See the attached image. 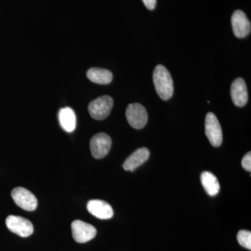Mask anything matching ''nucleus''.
I'll use <instances>...</instances> for the list:
<instances>
[{
    "label": "nucleus",
    "mask_w": 251,
    "mask_h": 251,
    "mask_svg": "<svg viewBox=\"0 0 251 251\" xmlns=\"http://www.w3.org/2000/svg\"><path fill=\"white\" fill-rule=\"evenodd\" d=\"M205 133L213 146H221L223 142L222 129L217 117L212 112H209L206 116Z\"/></svg>",
    "instance_id": "nucleus-8"
},
{
    "label": "nucleus",
    "mask_w": 251,
    "mask_h": 251,
    "mask_svg": "<svg viewBox=\"0 0 251 251\" xmlns=\"http://www.w3.org/2000/svg\"><path fill=\"white\" fill-rule=\"evenodd\" d=\"M231 97L236 106L243 107L247 103L249 94L245 81L242 77L235 79L231 85Z\"/></svg>",
    "instance_id": "nucleus-10"
},
{
    "label": "nucleus",
    "mask_w": 251,
    "mask_h": 251,
    "mask_svg": "<svg viewBox=\"0 0 251 251\" xmlns=\"http://www.w3.org/2000/svg\"><path fill=\"white\" fill-rule=\"evenodd\" d=\"M153 82L160 98L167 100L173 97L174 84L171 74L164 66L159 64L155 68L153 73Z\"/></svg>",
    "instance_id": "nucleus-1"
},
{
    "label": "nucleus",
    "mask_w": 251,
    "mask_h": 251,
    "mask_svg": "<svg viewBox=\"0 0 251 251\" xmlns=\"http://www.w3.org/2000/svg\"><path fill=\"white\" fill-rule=\"evenodd\" d=\"M59 124L63 129L68 133H72L76 126V117L72 108L66 107L58 112Z\"/></svg>",
    "instance_id": "nucleus-13"
},
{
    "label": "nucleus",
    "mask_w": 251,
    "mask_h": 251,
    "mask_svg": "<svg viewBox=\"0 0 251 251\" xmlns=\"http://www.w3.org/2000/svg\"><path fill=\"white\" fill-rule=\"evenodd\" d=\"M242 165L243 168L246 171H251V153H247L245 156H244L242 161Z\"/></svg>",
    "instance_id": "nucleus-17"
},
{
    "label": "nucleus",
    "mask_w": 251,
    "mask_h": 251,
    "mask_svg": "<svg viewBox=\"0 0 251 251\" xmlns=\"http://www.w3.org/2000/svg\"><path fill=\"white\" fill-rule=\"evenodd\" d=\"M201 182L206 193L215 196L220 191V184L217 177L210 172H203L201 176Z\"/></svg>",
    "instance_id": "nucleus-15"
},
{
    "label": "nucleus",
    "mask_w": 251,
    "mask_h": 251,
    "mask_svg": "<svg viewBox=\"0 0 251 251\" xmlns=\"http://www.w3.org/2000/svg\"><path fill=\"white\" fill-rule=\"evenodd\" d=\"M11 198L15 203L24 210L33 211L37 207L38 202L36 196L26 188H15L11 192Z\"/></svg>",
    "instance_id": "nucleus-4"
},
{
    "label": "nucleus",
    "mask_w": 251,
    "mask_h": 251,
    "mask_svg": "<svg viewBox=\"0 0 251 251\" xmlns=\"http://www.w3.org/2000/svg\"><path fill=\"white\" fill-rule=\"evenodd\" d=\"M6 226L11 232L21 237H29L34 232V227L31 221L21 216H8L6 219Z\"/></svg>",
    "instance_id": "nucleus-5"
},
{
    "label": "nucleus",
    "mask_w": 251,
    "mask_h": 251,
    "mask_svg": "<svg viewBox=\"0 0 251 251\" xmlns=\"http://www.w3.org/2000/svg\"><path fill=\"white\" fill-rule=\"evenodd\" d=\"M232 29L237 38H244L251 33V22L247 15L241 10L234 11L231 18Z\"/></svg>",
    "instance_id": "nucleus-9"
},
{
    "label": "nucleus",
    "mask_w": 251,
    "mask_h": 251,
    "mask_svg": "<svg viewBox=\"0 0 251 251\" xmlns=\"http://www.w3.org/2000/svg\"><path fill=\"white\" fill-rule=\"evenodd\" d=\"M113 107V99L108 95L102 96L89 104L91 117L97 120H103L110 115Z\"/></svg>",
    "instance_id": "nucleus-2"
},
{
    "label": "nucleus",
    "mask_w": 251,
    "mask_h": 251,
    "mask_svg": "<svg viewBox=\"0 0 251 251\" xmlns=\"http://www.w3.org/2000/svg\"><path fill=\"white\" fill-rule=\"evenodd\" d=\"M112 140L105 133H97L90 141V150L92 156L97 159L103 158L108 155L111 148Z\"/></svg>",
    "instance_id": "nucleus-7"
},
{
    "label": "nucleus",
    "mask_w": 251,
    "mask_h": 251,
    "mask_svg": "<svg viewBox=\"0 0 251 251\" xmlns=\"http://www.w3.org/2000/svg\"><path fill=\"white\" fill-rule=\"evenodd\" d=\"M73 238L77 243L90 242L97 235V229L92 225L80 220H75L72 224Z\"/></svg>",
    "instance_id": "nucleus-6"
},
{
    "label": "nucleus",
    "mask_w": 251,
    "mask_h": 251,
    "mask_svg": "<svg viewBox=\"0 0 251 251\" xmlns=\"http://www.w3.org/2000/svg\"><path fill=\"white\" fill-rule=\"evenodd\" d=\"M237 241L242 247L251 250V232L250 231H239L237 234Z\"/></svg>",
    "instance_id": "nucleus-16"
},
{
    "label": "nucleus",
    "mask_w": 251,
    "mask_h": 251,
    "mask_svg": "<svg viewBox=\"0 0 251 251\" xmlns=\"http://www.w3.org/2000/svg\"><path fill=\"white\" fill-rule=\"evenodd\" d=\"M87 76L92 82L100 85H108L112 82L113 78L111 72L100 68H92L89 69L87 72Z\"/></svg>",
    "instance_id": "nucleus-14"
},
{
    "label": "nucleus",
    "mask_w": 251,
    "mask_h": 251,
    "mask_svg": "<svg viewBox=\"0 0 251 251\" xmlns=\"http://www.w3.org/2000/svg\"><path fill=\"white\" fill-rule=\"evenodd\" d=\"M87 209L92 215L99 219H110L114 215L111 205L101 200H92L89 201Z\"/></svg>",
    "instance_id": "nucleus-11"
},
{
    "label": "nucleus",
    "mask_w": 251,
    "mask_h": 251,
    "mask_svg": "<svg viewBox=\"0 0 251 251\" xmlns=\"http://www.w3.org/2000/svg\"><path fill=\"white\" fill-rule=\"evenodd\" d=\"M143 1L149 10H153L156 7V0H143Z\"/></svg>",
    "instance_id": "nucleus-18"
},
{
    "label": "nucleus",
    "mask_w": 251,
    "mask_h": 251,
    "mask_svg": "<svg viewBox=\"0 0 251 251\" xmlns=\"http://www.w3.org/2000/svg\"><path fill=\"white\" fill-rule=\"evenodd\" d=\"M150 157V151L148 148L138 149L127 158L124 163L123 168L126 171H134L138 167L148 161Z\"/></svg>",
    "instance_id": "nucleus-12"
},
{
    "label": "nucleus",
    "mask_w": 251,
    "mask_h": 251,
    "mask_svg": "<svg viewBox=\"0 0 251 251\" xmlns=\"http://www.w3.org/2000/svg\"><path fill=\"white\" fill-rule=\"evenodd\" d=\"M126 117L129 125L136 129L144 128L148 121V112L140 103L129 104L126 111Z\"/></svg>",
    "instance_id": "nucleus-3"
}]
</instances>
